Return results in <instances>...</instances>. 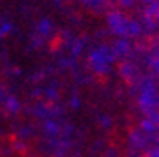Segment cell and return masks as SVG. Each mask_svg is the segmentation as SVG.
I'll list each match as a JSON object with an SVG mask.
<instances>
[{"label":"cell","instance_id":"1","mask_svg":"<svg viewBox=\"0 0 159 157\" xmlns=\"http://www.w3.org/2000/svg\"><path fill=\"white\" fill-rule=\"evenodd\" d=\"M6 106H7V110H9V111H18V110H20V102L16 101V99H14V97H9V99H7V102H6Z\"/></svg>","mask_w":159,"mask_h":157},{"label":"cell","instance_id":"2","mask_svg":"<svg viewBox=\"0 0 159 157\" xmlns=\"http://www.w3.org/2000/svg\"><path fill=\"white\" fill-rule=\"evenodd\" d=\"M148 157H159V148H157V150H154V152H150Z\"/></svg>","mask_w":159,"mask_h":157}]
</instances>
